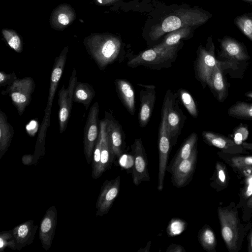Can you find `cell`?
I'll use <instances>...</instances> for the list:
<instances>
[{"instance_id":"42","label":"cell","mask_w":252,"mask_h":252,"mask_svg":"<svg viewBox=\"0 0 252 252\" xmlns=\"http://www.w3.org/2000/svg\"><path fill=\"white\" fill-rule=\"evenodd\" d=\"M248 251L250 252H252V232L251 233L250 237V242Z\"/></svg>"},{"instance_id":"25","label":"cell","mask_w":252,"mask_h":252,"mask_svg":"<svg viewBox=\"0 0 252 252\" xmlns=\"http://www.w3.org/2000/svg\"><path fill=\"white\" fill-rule=\"evenodd\" d=\"M14 129L8 121V117L0 110V158L7 151L14 136Z\"/></svg>"},{"instance_id":"26","label":"cell","mask_w":252,"mask_h":252,"mask_svg":"<svg viewBox=\"0 0 252 252\" xmlns=\"http://www.w3.org/2000/svg\"><path fill=\"white\" fill-rule=\"evenodd\" d=\"M95 94L92 85L88 83L77 82L74 90L73 100L83 104L87 110Z\"/></svg>"},{"instance_id":"46","label":"cell","mask_w":252,"mask_h":252,"mask_svg":"<svg viewBox=\"0 0 252 252\" xmlns=\"http://www.w3.org/2000/svg\"><path fill=\"white\" fill-rule=\"evenodd\" d=\"M252 18V11L247 13Z\"/></svg>"},{"instance_id":"32","label":"cell","mask_w":252,"mask_h":252,"mask_svg":"<svg viewBox=\"0 0 252 252\" xmlns=\"http://www.w3.org/2000/svg\"><path fill=\"white\" fill-rule=\"evenodd\" d=\"M180 99L189 114L193 118L198 115L197 106L191 95L187 91L180 89L178 91Z\"/></svg>"},{"instance_id":"44","label":"cell","mask_w":252,"mask_h":252,"mask_svg":"<svg viewBox=\"0 0 252 252\" xmlns=\"http://www.w3.org/2000/svg\"><path fill=\"white\" fill-rule=\"evenodd\" d=\"M247 206L248 207L252 208V196L249 199L247 202Z\"/></svg>"},{"instance_id":"30","label":"cell","mask_w":252,"mask_h":252,"mask_svg":"<svg viewBox=\"0 0 252 252\" xmlns=\"http://www.w3.org/2000/svg\"><path fill=\"white\" fill-rule=\"evenodd\" d=\"M1 32L3 37L10 48L18 53L22 52L23 43L16 31L11 29H3Z\"/></svg>"},{"instance_id":"13","label":"cell","mask_w":252,"mask_h":252,"mask_svg":"<svg viewBox=\"0 0 252 252\" xmlns=\"http://www.w3.org/2000/svg\"><path fill=\"white\" fill-rule=\"evenodd\" d=\"M120 185V176L104 183L96 203V216L108 213L119 192Z\"/></svg>"},{"instance_id":"6","label":"cell","mask_w":252,"mask_h":252,"mask_svg":"<svg viewBox=\"0 0 252 252\" xmlns=\"http://www.w3.org/2000/svg\"><path fill=\"white\" fill-rule=\"evenodd\" d=\"M35 87L34 81L31 77L17 78L5 90L2 91L1 94H8L19 115L21 116L31 101Z\"/></svg>"},{"instance_id":"12","label":"cell","mask_w":252,"mask_h":252,"mask_svg":"<svg viewBox=\"0 0 252 252\" xmlns=\"http://www.w3.org/2000/svg\"><path fill=\"white\" fill-rule=\"evenodd\" d=\"M131 148L133 158L132 178L134 185L138 186L142 182L150 180L148 160L141 138L135 139Z\"/></svg>"},{"instance_id":"35","label":"cell","mask_w":252,"mask_h":252,"mask_svg":"<svg viewBox=\"0 0 252 252\" xmlns=\"http://www.w3.org/2000/svg\"><path fill=\"white\" fill-rule=\"evenodd\" d=\"M233 166L239 169L252 168V156L235 157L231 158Z\"/></svg>"},{"instance_id":"27","label":"cell","mask_w":252,"mask_h":252,"mask_svg":"<svg viewBox=\"0 0 252 252\" xmlns=\"http://www.w3.org/2000/svg\"><path fill=\"white\" fill-rule=\"evenodd\" d=\"M194 29L190 27H186L170 32L166 35L159 44L165 46L176 45L180 43L182 39H187L190 37Z\"/></svg>"},{"instance_id":"14","label":"cell","mask_w":252,"mask_h":252,"mask_svg":"<svg viewBox=\"0 0 252 252\" xmlns=\"http://www.w3.org/2000/svg\"><path fill=\"white\" fill-rule=\"evenodd\" d=\"M197 147L188 158L181 160L171 172V182L177 188L188 185L193 175L197 160Z\"/></svg>"},{"instance_id":"23","label":"cell","mask_w":252,"mask_h":252,"mask_svg":"<svg viewBox=\"0 0 252 252\" xmlns=\"http://www.w3.org/2000/svg\"><path fill=\"white\" fill-rule=\"evenodd\" d=\"M204 141L209 145L214 146L225 151L239 152L240 146L234 141L221 134L209 131H203L202 133Z\"/></svg>"},{"instance_id":"38","label":"cell","mask_w":252,"mask_h":252,"mask_svg":"<svg viewBox=\"0 0 252 252\" xmlns=\"http://www.w3.org/2000/svg\"><path fill=\"white\" fill-rule=\"evenodd\" d=\"M216 169L220 181L222 184H224L226 181V174L224 167L221 164L218 163L216 165Z\"/></svg>"},{"instance_id":"34","label":"cell","mask_w":252,"mask_h":252,"mask_svg":"<svg viewBox=\"0 0 252 252\" xmlns=\"http://www.w3.org/2000/svg\"><path fill=\"white\" fill-rule=\"evenodd\" d=\"M8 247L12 250H16L15 242L12 231L1 232L0 233V251L3 252Z\"/></svg>"},{"instance_id":"16","label":"cell","mask_w":252,"mask_h":252,"mask_svg":"<svg viewBox=\"0 0 252 252\" xmlns=\"http://www.w3.org/2000/svg\"><path fill=\"white\" fill-rule=\"evenodd\" d=\"M142 87L140 92V107L138 115L139 126L144 127L151 117L156 102V87L140 84Z\"/></svg>"},{"instance_id":"11","label":"cell","mask_w":252,"mask_h":252,"mask_svg":"<svg viewBox=\"0 0 252 252\" xmlns=\"http://www.w3.org/2000/svg\"><path fill=\"white\" fill-rule=\"evenodd\" d=\"M77 82L76 71L73 68L67 88L65 89L63 85L59 91V123L60 133L63 132L67 127L73 101L74 90Z\"/></svg>"},{"instance_id":"15","label":"cell","mask_w":252,"mask_h":252,"mask_svg":"<svg viewBox=\"0 0 252 252\" xmlns=\"http://www.w3.org/2000/svg\"><path fill=\"white\" fill-rule=\"evenodd\" d=\"M107 134L115 158H120L125 148V135L122 128L112 114L105 112Z\"/></svg>"},{"instance_id":"8","label":"cell","mask_w":252,"mask_h":252,"mask_svg":"<svg viewBox=\"0 0 252 252\" xmlns=\"http://www.w3.org/2000/svg\"><path fill=\"white\" fill-rule=\"evenodd\" d=\"M99 110V104L96 101L91 107L84 129V152L88 163L92 161L94 150L100 132Z\"/></svg>"},{"instance_id":"18","label":"cell","mask_w":252,"mask_h":252,"mask_svg":"<svg viewBox=\"0 0 252 252\" xmlns=\"http://www.w3.org/2000/svg\"><path fill=\"white\" fill-rule=\"evenodd\" d=\"M224 73L221 63L218 61L207 85L217 100L220 102H223L228 95V85Z\"/></svg>"},{"instance_id":"4","label":"cell","mask_w":252,"mask_h":252,"mask_svg":"<svg viewBox=\"0 0 252 252\" xmlns=\"http://www.w3.org/2000/svg\"><path fill=\"white\" fill-rule=\"evenodd\" d=\"M180 44L165 46L159 44L144 51L127 63L131 67L143 66L153 69H160L172 65L175 61Z\"/></svg>"},{"instance_id":"17","label":"cell","mask_w":252,"mask_h":252,"mask_svg":"<svg viewBox=\"0 0 252 252\" xmlns=\"http://www.w3.org/2000/svg\"><path fill=\"white\" fill-rule=\"evenodd\" d=\"M57 222V212L53 205L46 211L40 223L39 237L42 247L48 250L52 245Z\"/></svg>"},{"instance_id":"5","label":"cell","mask_w":252,"mask_h":252,"mask_svg":"<svg viewBox=\"0 0 252 252\" xmlns=\"http://www.w3.org/2000/svg\"><path fill=\"white\" fill-rule=\"evenodd\" d=\"M215 51L212 35L208 37L205 46L200 45L197 50L194 70L196 78L204 89L207 86L211 74L218 63Z\"/></svg>"},{"instance_id":"24","label":"cell","mask_w":252,"mask_h":252,"mask_svg":"<svg viewBox=\"0 0 252 252\" xmlns=\"http://www.w3.org/2000/svg\"><path fill=\"white\" fill-rule=\"evenodd\" d=\"M197 135L192 132L185 139L171 161L167 165L166 170L171 173L173 169L182 160L189 158L197 147Z\"/></svg>"},{"instance_id":"45","label":"cell","mask_w":252,"mask_h":252,"mask_svg":"<svg viewBox=\"0 0 252 252\" xmlns=\"http://www.w3.org/2000/svg\"><path fill=\"white\" fill-rule=\"evenodd\" d=\"M247 2L252 3V0H241Z\"/></svg>"},{"instance_id":"2","label":"cell","mask_w":252,"mask_h":252,"mask_svg":"<svg viewBox=\"0 0 252 252\" xmlns=\"http://www.w3.org/2000/svg\"><path fill=\"white\" fill-rule=\"evenodd\" d=\"M83 44L100 70H104L116 60L122 47L119 37L106 32L92 33L84 38Z\"/></svg>"},{"instance_id":"31","label":"cell","mask_w":252,"mask_h":252,"mask_svg":"<svg viewBox=\"0 0 252 252\" xmlns=\"http://www.w3.org/2000/svg\"><path fill=\"white\" fill-rule=\"evenodd\" d=\"M234 23L241 32L252 41V18L248 13L236 17Z\"/></svg>"},{"instance_id":"9","label":"cell","mask_w":252,"mask_h":252,"mask_svg":"<svg viewBox=\"0 0 252 252\" xmlns=\"http://www.w3.org/2000/svg\"><path fill=\"white\" fill-rule=\"evenodd\" d=\"M167 102V121L169 127L171 144L174 146L183 128L186 117L176 101L177 94L168 90L164 96Z\"/></svg>"},{"instance_id":"36","label":"cell","mask_w":252,"mask_h":252,"mask_svg":"<svg viewBox=\"0 0 252 252\" xmlns=\"http://www.w3.org/2000/svg\"><path fill=\"white\" fill-rule=\"evenodd\" d=\"M234 133V141L235 143L240 145L243 144V142L247 138L248 136V130L247 127H245L243 125H240L235 128Z\"/></svg>"},{"instance_id":"22","label":"cell","mask_w":252,"mask_h":252,"mask_svg":"<svg viewBox=\"0 0 252 252\" xmlns=\"http://www.w3.org/2000/svg\"><path fill=\"white\" fill-rule=\"evenodd\" d=\"M116 90L123 105L129 113L133 115L135 111V94L130 82L124 79L115 81Z\"/></svg>"},{"instance_id":"19","label":"cell","mask_w":252,"mask_h":252,"mask_svg":"<svg viewBox=\"0 0 252 252\" xmlns=\"http://www.w3.org/2000/svg\"><path fill=\"white\" fill-rule=\"evenodd\" d=\"M76 12L71 5L62 3L52 11L50 18L51 28L57 31H63L75 20Z\"/></svg>"},{"instance_id":"40","label":"cell","mask_w":252,"mask_h":252,"mask_svg":"<svg viewBox=\"0 0 252 252\" xmlns=\"http://www.w3.org/2000/svg\"><path fill=\"white\" fill-rule=\"evenodd\" d=\"M120 0H94L95 4L101 6H109L116 3Z\"/></svg>"},{"instance_id":"41","label":"cell","mask_w":252,"mask_h":252,"mask_svg":"<svg viewBox=\"0 0 252 252\" xmlns=\"http://www.w3.org/2000/svg\"><path fill=\"white\" fill-rule=\"evenodd\" d=\"M23 163L25 165H30L34 159V156L32 155H26L22 157Z\"/></svg>"},{"instance_id":"1","label":"cell","mask_w":252,"mask_h":252,"mask_svg":"<svg viewBox=\"0 0 252 252\" xmlns=\"http://www.w3.org/2000/svg\"><path fill=\"white\" fill-rule=\"evenodd\" d=\"M212 17L208 11L200 8H180L169 14L160 23L152 27L149 33L157 40L165 33L186 27L194 29L202 25Z\"/></svg>"},{"instance_id":"10","label":"cell","mask_w":252,"mask_h":252,"mask_svg":"<svg viewBox=\"0 0 252 252\" xmlns=\"http://www.w3.org/2000/svg\"><path fill=\"white\" fill-rule=\"evenodd\" d=\"M222 238L230 251H235L238 239V220L237 213L233 211L219 208Z\"/></svg>"},{"instance_id":"29","label":"cell","mask_w":252,"mask_h":252,"mask_svg":"<svg viewBox=\"0 0 252 252\" xmlns=\"http://www.w3.org/2000/svg\"><path fill=\"white\" fill-rule=\"evenodd\" d=\"M198 241L204 250L212 252L216 246V239L213 231L208 226H205L199 232Z\"/></svg>"},{"instance_id":"7","label":"cell","mask_w":252,"mask_h":252,"mask_svg":"<svg viewBox=\"0 0 252 252\" xmlns=\"http://www.w3.org/2000/svg\"><path fill=\"white\" fill-rule=\"evenodd\" d=\"M68 52V47L66 46L63 48L60 55L55 60L51 75L47 105L44 110L43 119L40 126L41 128L46 129H48L50 125L53 101L64 69Z\"/></svg>"},{"instance_id":"33","label":"cell","mask_w":252,"mask_h":252,"mask_svg":"<svg viewBox=\"0 0 252 252\" xmlns=\"http://www.w3.org/2000/svg\"><path fill=\"white\" fill-rule=\"evenodd\" d=\"M187 223L184 220L173 219L169 223L167 233L169 236H174L181 233L185 229Z\"/></svg>"},{"instance_id":"28","label":"cell","mask_w":252,"mask_h":252,"mask_svg":"<svg viewBox=\"0 0 252 252\" xmlns=\"http://www.w3.org/2000/svg\"><path fill=\"white\" fill-rule=\"evenodd\" d=\"M227 114L238 119L252 120V103L237 101L229 108Z\"/></svg>"},{"instance_id":"43","label":"cell","mask_w":252,"mask_h":252,"mask_svg":"<svg viewBox=\"0 0 252 252\" xmlns=\"http://www.w3.org/2000/svg\"><path fill=\"white\" fill-rule=\"evenodd\" d=\"M245 96L252 99V91H249L245 94Z\"/></svg>"},{"instance_id":"20","label":"cell","mask_w":252,"mask_h":252,"mask_svg":"<svg viewBox=\"0 0 252 252\" xmlns=\"http://www.w3.org/2000/svg\"><path fill=\"white\" fill-rule=\"evenodd\" d=\"M100 135L101 145L100 151V161L99 170V177L110 167L115 158L113 153L106 129V122L104 119L99 122Z\"/></svg>"},{"instance_id":"21","label":"cell","mask_w":252,"mask_h":252,"mask_svg":"<svg viewBox=\"0 0 252 252\" xmlns=\"http://www.w3.org/2000/svg\"><path fill=\"white\" fill-rule=\"evenodd\" d=\"M37 227V225H34L33 220H29L13 228L12 233L16 250H21L32 243Z\"/></svg>"},{"instance_id":"3","label":"cell","mask_w":252,"mask_h":252,"mask_svg":"<svg viewBox=\"0 0 252 252\" xmlns=\"http://www.w3.org/2000/svg\"><path fill=\"white\" fill-rule=\"evenodd\" d=\"M219 40L217 60L221 63L224 71H227L231 77L242 78L251 58L246 46L229 36H224Z\"/></svg>"},{"instance_id":"39","label":"cell","mask_w":252,"mask_h":252,"mask_svg":"<svg viewBox=\"0 0 252 252\" xmlns=\"http://www.w3.org/2000/svg\"><path fill=\"white\" fill-rule=\"evenodd\" d=\"M166 252H186L184 248L180 244H171L166 250Z\"/></svg>"},{"instance_id":"37","label":"cell","mask_w":252,"mask_h":252,"mask_svg":"<svg viewBox=\"0 0 252 252\" xmlns=\"http://www.w3.org/2000/svg\"><path fill=\"white\" fill-rule=\"evenodd\" d=\"M17 79V78L15 72L6 73L2 71L0 72V86H9Z\"/></svg>"}]
</instances>
